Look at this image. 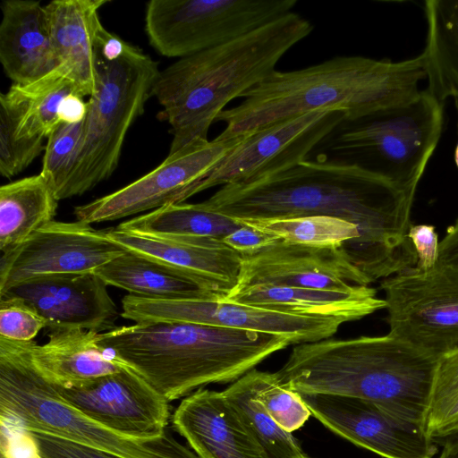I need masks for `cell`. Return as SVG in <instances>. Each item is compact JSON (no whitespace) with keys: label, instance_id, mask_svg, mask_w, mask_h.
Returning a JSON list of instances; mask_svg holds the SVG:
<instances>
[{"label":"cell","instance_id":"6da1fadb","mask_svg":"<svg viewBox=\"0 0 458 458\" xmlns=\"http://www.w3.org/2000/svg\"><path fill=\"white\" fill-rule=\"evenodd\" d=\"M416 190L324 157L255 182L225 185L202 204L239 222L325 216L352 223L372 283L417 264L408 237Z\"/></svg>","mask_w":458,"mask_h":458},{"label":"cell","instance_id":"7a4b0ae2","mask_svg":"<svg viewBox=\"0 0 458 458\" xmlns=\"http://www.w3.org/2000/svg\"><path fill=\"white\" fill-rule=\"evenodd\" d=\"M426 79L423 55L400 62L337 56L306 68L275 71L216 118L226 126L216 139L245 137L278 121L317 110H339L354 121L406 102Z\"/></svg>","mask_w":458,"mask_h":458},{"label":"cell","instance_id":"3957f363","mask_svg":"<svg viewBox=\"0 0 458 458\" xmlns=\"http://www.w3.org/2000/svg\"><path fill=\"white\" fill-rule=\"evenodd\" d=\"M312 30L310 21L291 12L160 71L152 96L171 127L168 154L208 141V130L225 106L271 75L284 54Z\"/></svg>","mask_w":458,"mask_h":458},{"label":"cell","instance_id":"277c9868","mask_svg":"<svg viewBox=\"0 0 458 458\" xmlns=\"http://www.w3.org/2000/svg\"><path fill=\"white\" fill-rule=\"evenodd\" d=\"M98 344L171 402L208 384L234 382L293 342L216 326L149 322L99 333Z\"/></svg>","mask_w":458,"mask_h":458},{"label":"cell","instance_id":"5b68a950","mask_svg":"<svg viewBox=\"0 0 458 458\" xmlns=\"http://www.w3.org/2000/svg\"><path fill=\"white\" fill-rule=\"evenodd\" d=\"M438 357L390 334L297 344L277 372L301 394L364 399L423 425Z\"/></svg>","mask_w":458,"mask_h":458},{"label":"cell","instance_id":"8992f818","mask_svg":"<svg viewBox=\"0 0 458 458\" xmlns=\"http://www.w3.org/2000/svg\"><path fill=\"white\" fill-rule=\"evenodd\" d=\"M159 72L157 63L140 47L102 28L96 47V89L87 101L81 150L61 199L81 196L112 175Z\"/></svg>","mask_w":458,"mask_h":458},{"label":"cell","instance_id":"52a82bcc","mask_svg":"<svg viewBox=\"0 0 458 458\" xmlns=\"http://www.w3.org/2000/svg\"><path fill=\"white\" fill-rule=\"evenodd\" d=\"M32 343L0 338V416L30 431L66 438L119 458H200L169 428L159 437L138 438L81 413L35 369L30 360Z\"/></svg>","mask_w":458,"mask_h":458},{"label":"cell","instance_id":"ba28073f","mask_svg":"<svg viewBox=\"0 0 458 458\" xmlns=\"http://www.w3.org/2000/svg\"><path fill=\"white\" fill-rule=\"evenodd\" d=\"M444 104L427 89L413 98L354 121L332 140L344 162L404 186H418L439 140Z\"/></svg>","mask_w":458,"mask_h":458},{"label":"cell","instance_id":"9c48e42d","mask_svg":"<svg viewBox=\"0 0 458 458\" xmlns=\"http://www.w3.org/2000/svg\"><path fill=\"white\" fill-rule=\"evenodd\" d=\"M296 0H151L145 10L150 46L187 57L259 29L292 12Z\"/></svg>","mask_w":458,"mask_h":458},{"label":"cell","instance_id":"30bf717a","mask_svg":"<svg viewBox=\"0 0 458 458\" xmlns=\"http://www.w3.org/2000/svg\"><path fill=\"white\" fill-rule=\"evenodd\" d=\"M345 121L343 111L317 110L242 137L186 191L184 201L209 188L248 183L289 169L306 160L309 153Z\"/></svg>","mask_w":458,"mask_h":458},{"label":"cell","instance_id":"8fae6325","mask_svg":"<svg viewBox=\"0 0 458 458\" xmlns=\"http://www.w3.org/2000/svg\"><path fill=\"white\" fill-rule=\"evenodd\" d=\"M388 334L440 357L458 348V267L409 268L380 284Z\"/></svg>","mask_w":458,"mask_h":458},{"label":"cell","instance_id":"7c38bea8","mask_svg":"<svg viewBox=\"0 0 458 458\" xmlns=\"http://www.w3.org/2000/svg\"><path fill=\"white\" fill-rule=\"evenodd\" d=\"M122 317L135 323L176 322L223 327L288 337L293 344L331 337L345 323L333 318L301 316L217 298L159 300L125 295Z\"/></svg>","mask_w":458,"mask_h":458},{"label":"cell","instance_id":"4fadbf2b","mask_svg":"<svg viewBox=\"0 0 458 458\" xmlns=\"http://www.w3.org/2000/svg\"><path fill=\"white\" fill-rule=\"evenodd\" d=\"M127 250L89 224L53 221L2 254L0 293L32 278L94 273Z\"/></svg>","mask_w":458,"mask_h":458},{"label":"cell","instance_id":"5bb4252c","mask_svg":"<svg viewBox=\"0 0 458 458\" xmlns=\"http://www.w3.org/2000/svg\"><path fill=\"white\" fill-rule=\"evenodd\" d=\"M242 138L214 139L188 146L165 159L155 169L118 191L77 206V221L87 224L114 221L167 204L184 202L186 191L203 177Z\"/></svg>","mask_w":458,"mask_h":458},{"label":"cell","instance_id":"9a60e30c","mask_svg":"<svg viewBox=\"0 0 458 458\" xmlns=\"http://www.w3.org/2000/svg\"><path fill=\"white\" fill-rule=\"evenodd\" d=\"M311 414L356 445L384 458H433L438 451L424 427L364 399L301 394Z\"/></svg>","mask_w":458,"mask_h":458},{"label":"cell","instance_id":"2e32d148","mask_svg":"<svg viewBox=\"0 0 458 458\" xmlns=\"http://www.w3.org/2000/svg\"><path fill=\"white\" fill-rule=\"evenodd\" d=\"M54 387L81 413L120 433L149 439L168 429L169 402L131 368L80 386Z\"/></svg>","mask_w":458,"mask_h":458},{"label":"cell","instance_id":"e0dca14e","mask_svg":"<svg viewBox=\"0 0 458 458\" xmlns=\"http://www.w3.org/2000/svg\"><path fill=\"white\" fill-rule=\"evenodd\" d=\"M0 298H19L44 318L49 331L103 333L115 327L118 309L107 284L94 273L39 276L15 284Z\"/></svg>","mask_w":458,"mask_h":458},{"label":"cell","instance_id":"ac0fdd59","mask_svg":"<svg viewBox=\"0 0 458 458\" xmlns=\"http://www.w3.org/2000/svg\"><path fill=\"white\" fill-rule=\"evenodd\" d=\"M256 284L324 290L368 285L343 249L289 244L283 241L243 256L237 286Z\"/></svg>","mask_w":458,"mask_h":458},{"label":"cell","instance_id":"d6986e66","mask_svg":"<svg viewBox=\"0 0 458 458\" xmlns=\"http://www.w3.org/2000/svg\"><path fill=\"white\" fill-rule=\"evenodd\" d=\"M106 232L128 251L185 273L220 300L237 286L243 256L220 239L154 237L117 228Z\"/></svg>","mask_w":458,"mask_h":458},{"label":"cell","instance_id":"ffe728a7","mask_svg":"<svg viewBox=\"0 0 458 458\" xmlns=\"http://www.w3.org/2000/svg\"><path fill=\"white\" fill-rule=\"evenodd\" d=\"M171 423L200 458H268L223 392L199 388L185 396Z\"/></svg>","mask_w":458,"mask_h":458},{"label":"cell","instance_id":"44dd1931","mask_svg":"<svg viewBox=\"0 0 458 458\" xmlns=\"http://www.w3.org/2000/svg\"><path fill=\"white\" fill-rule=\"evenodd\" d=\"M1 10L0 60L14 84L33 82L60 66L39 1L4 0Z\"/></svg>","mask_w":458,"mask_h":458},{"label":"cell","instance_id":"7402d4cb","mask_svg":"<svg viewBox=\"0 0 458 458\" xmlns=\"http://www.w3.org/2000/svg\"><path fill=\"white\" fill-rule=\"evenodd\" d=\"M221 300L344 322L360 319L386 307L385 299L377 298L374 288L362 284H352L345 290L256 284L233 290Z\"/></svg>","mask_w":458,"mask_h":458},{"label":"cell","instance_id":"603a6c76","mask_svg":"<svg viewBox=\"0 0 458 458\" xmlns=\"http://www.w3.org/2000/svg\"><path fill=\"white\" fill-rule=\"evenodd\" d=\"M106 0H54L45 5L52 44L60 65L84 97L96 89V47L104 27L99 10Z\"/></svg>","mask_w":458,"mask_h":458},{"label":"cell","instance_id":"cb8c5ba5","mask_svg":"<svg viewBox=\"0 0 458 458\" xmlns=\"http://www.w3.org/2000/svg\"><path fill=\"white\" fill-rule=\"evenodd\" d=\"M98 334L82 329L50 331L46 344L33 341L32 365L47 382L61 387L80 386L131 368L98 344Z\"/></svg>","mask_w":458,"mask_h":458},{"label":"cell","instance_id":"d4e9b609","mask_svg":"<svg viewBox=\"0 0 458 458\" xmlns=\"http://www.w3.org/2000/svg\"><path fill=\"white\" fill-rule=\"evenodd\" d=\"M107 285L159 300L217 298L185 273L131 251L94 271Z\"/></svg>","mask_w":458,"mask_h":458},{"label":"cell","instance_id":"484cf974","mask_svg":"<svg viewBox=\"0 0 458 458\" xmlns=\"http://www.w3.org/2000/svg\"><path fill=\"white\" fill-rule=\"evenodd\" d=\"M58 199L39 174L0 188V250L6 253L55 221Z\"/></svg>","mask_w":458,"mask_h":458},{"label":"cell","instance_id":"4316f807","mask_svg":"<svg viewBox=\"0 0 458 458\" xmlns=\"http://www.w3.org/2000/svg\"><path fill=\"white\" fill-rule=\"evenodd\" d=\"M72 94L84 98L81 90L62 65L44 77L28 83L14 84L0 98L12 107L20 138L47 139L60 123L59 114Z\"/></svg>","mask_w":458,"mask_h":458},{"label":"cell","instance_id":"83f0119b","mask_svg":"<svg viewBox=\"0 0 458 458\" xmlns=\"http://www.w3.org/2000/svg\"><path fill=\"white\" fill-rule=\"evenodd\" d=\"M426 89L440 103L458 98V0H427Z\"/></svg>","mask_w":458,"mask_h":458},{"label":"cell","instance_id":"f1b7e54d","mask_svg":"<svg viewBox=\"0 0 458 458\" xmlns=\"http://www.w3.org/2000/svg\"><path fill=\"white\" fill-rule=\"evenodd\" d=\"M241 223L271 233L289 244L343 249L352 266L370 284L360 232L352 223L325 216L245 220Z\"/></svg>","mask_w":458,"mask_h":458},{"label":"cell","instance_id":"f546056e","mask_svg":"<svg viewBox=\"0 0 458 458\" xmlns=\"http://www.w3.org/2000/svg\"><path fill=\"white\" fill-rule=\"evenodd\" d=\"M202 202L167 204L121 223L122 231L154 237H210L222 240L242 226Z\"/></svg>","mask_w":458,"mask_h":458},{"label":"cell","instance_id":"4dcf8cb0","mask_svg":"<svg viewBox=\"0 0 458 458\" xmlns=\"http://www.w3.org/2000/svg\"><path fill=\"white\" fill-rule=\"evenodd\" d=\"M268 458H307L298 440L283 429L257 399L244 374L223 391Z\"/></svg>","mask_w":458,"mask_h":458},{"label":"cell","instance_id":"1f68e13d","mask_svg":"<svg viewBox=\"0 0 458 458\" xmlns=\"http://www.w3.org/2000/svg\"><path fill=\"white\" fill-rule=\"evenodd\" d=\"M423 427L437 445L458 433V348L438 359Z\"/></svg>","mask_w":458,"mask_h":458},{"label":"cell","instance_id":"d6a6232c","mask_svg":"<svg viewBox=\"0 0 458 458\" xmlns=\"http://www.w3.org/2000/svg\"><path fill=\"white\" fill-rule=\"evenodd\" d=\"M247 375L257 399L285 431L299 429L312 415L301 395L284 384L277 373L253 369Z\"/></svg>","mask_w":458,"mask_h":458},{"label":"cell","instance_id":"836d02e7","mask_svg":"<svg viewBox=\"0 0 458 458\" xmlns=\"http://www.w3.org/2000/svg\"><path fill=\"white\" fill-rule=\"evenodd\" d=\"M83 131L84 120L61 123L47 137L40 174L51 185L58 200L77 161Z\"/></svg>","mask_w":458,"mask_h":458},{"label":"cell","instance_id":"e575fe53","mask_svg":"<svg viewBox=\"0 0 458 458\" xmlns=\"http://www.w3.org/2000/svg\"><path fill=\"white\" fill-rule=\"evenodd\" d=\"M44 138H20L10 105L0 98V174L12 178L26 169L45 150Z\"/></svg>","mask_w":458,"mask_h":458},{"label":"cell","instance_id":"d590c367","mask_svg":"<svg viewBox=\"0 0 458 458\" xmlns=\"http://www.w3.org/2000/svg\"><path fill=\"white\" fill-rule=\"evenodd\" d=\"M47 327L37 310L19 298H0V338L13 342H30Z\"/></svg>","mask_w":458,"mask_h":458},{"label":"cell","instance_id":"8d00e7d4","mask_svg":"<svg viewBox=\"0 0 458 458\" xmlns=\"http://www.w3.org/2000/svg\"><path fill=\"white\" fill-rule=\"evenodd\" d=\"M1 458H42L33 433L14 420L0 416Z\"/></svg>","mask_w":458,"mask_h":458},{"label":"cell","instance_id":"74e56055","mask_svg":"<svg viewBox=\"0 0 458 458\" xmlns=\"http://www.w3.org/2000/svg\"><path fill=\"white\" fill-rule=\"evenodd\" d=\"M42 458H119L51 434L31 431Z\"/></svg>","mask_w":458,"mask_h":458},{"label":"cell","instance_id":"f35d334b","mask_svg":"<svg viewBox=\"0 0 458 458\" xmlns=\"http://www.w3.org/2000/svg\"><path fill=\"white\" fill-rule=\"evenodd\" d=\"M408 237L412 242L417 255V264L414 267L421 272L435 268L438 261L440 242L435 226L412 225L409 230Z\"/></svg>","mask_w":458,"mask_h":458},{"label":"cell","instance_id":"ab89813d","mask_svg":"<svg viewBox=\"0 0 458 458\" xmlns=\"http://www.w3.org/2000/svg\"><path fill=\"white\" fill-rule=\"evenodd\" d=\"M222 241L242 256H248L255 254L280 240L271 233L242 224Z\"/></svg>","mask_w":458,"mask_h":458},{"label":"cell","instance_id":"60d3db41","mask_svg":"<svg viewBox=\"0 0 458 458\" xmlns=\"http://www.w3.org/2000/svg\"><path fill=\"white\" fill-rule=\"evenodd\" d=\"M437 266L458 267V218L447 228L445 236L439 242Z\"/></svg>","mask_w":458,"mask_h":458},{"label":"cell","instance_id":"b9f144b4","mask_svg":"<svg viewBox=\"0 0 458 458\" xmlns=\"http://www.w3.org/2000/svg\"><path fill=\"white\" fill-rule=\"evenodd\" d=\"M437 458H458V443L453 445L443 446Z\"/></svg>","mask_w":458,"mask_h":458},{"label":"cell","instance_id":"7bdbcfd3","mask_svg":"<svg viewBox=\"0 0 458 458\" xmlns=\"http://www.w3.org/2000/svg\"><path fill=\"white\" fill-rule=\"evenodd\" d=\"M458 443V433L445 438L440 443L442 446L453 445Z\"/></svg>","mask_w":458,"mask_h":458},{"label":"cell","instance_id":"ee69618b","mask_svg":"<svg viewBox=\"0 0 458 458\" xmlns=\"http://www.w3.org/2000/svg\"><path fill=\"white\" fill-rule=\"evenodd\" d=\"M454 161H455V164L458 167V142H457V145H456V148H455V152H454Z\"/></svg>","mask_w":458,"mask_h":458},{"label":"cell","instance_id":"f6af8a7d","mask_svg":"<svg viewBox=\"0 0 458 458\" xmlns=\"http://www.w3.org/2000/svg\"><path fill=\"white\" fill-rule=\"evenodd\" d=\"M307 458H310L309 456Z\"/></svg>","mask_w":458,"mask_h":458}]
</instances>
